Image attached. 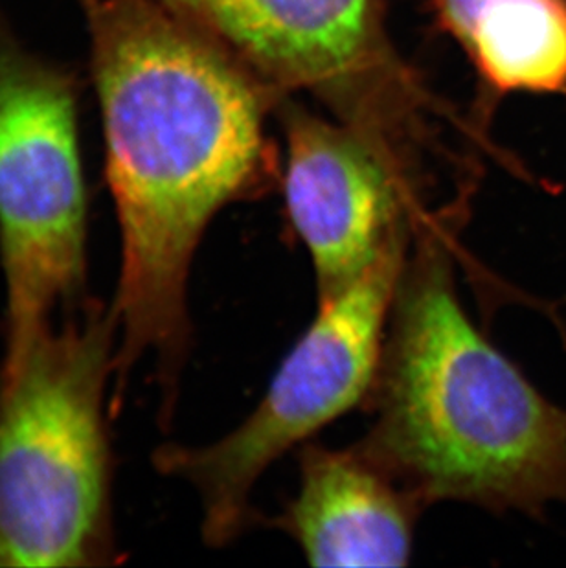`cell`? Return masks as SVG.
I'll use <instances>...</instances> for the list:
<instances>
[{"label":"cell","mask_w":566,"mask_h":568,"mask_svg":"<svg viewBox=\"0 0 566 568\" xmlns=\"http://www.w3.org/2000/svg\"><path fill=\"white\" fill-rule=\"evenodd\" d=\"M120 226L118 390L153 357L170 419L190 346L188 278L221 210L273 189L279 92L156 0H80Z\"/></svg>","instance_id":"cell-1"},{"label":"cell","mask_w":566,"mask_h":568,"mask_svg":"<svg viewBox=\"0 0 566 568\" xmlns=\"http://www.w3.org/2000/svg\"><path fill=\"white\" fill-rule=\"evenodd\" d=\"M454 199L412 229L358 447L425 509L444 500L539 517L566 505V410L548 402L465 312Z\"/></svg>","instance_id":"cell-2"},{"label":"cell","mask_w":566,"mask_h":568,"mask_svg":"<svg viewBox=\"0 0 566 568\" xmlns=\"http://www.w3.org/2000/svg\"><path fill=\"white\" fill-rule=\"evenodd\" d=\"M113 310L91 302L0 365V568L117 564L105 392Z\"/></svg>","instance_id":"cell-3"},{"label":"cell","mask_w":566,"mask_h":568,"mask_svg":"<svg viewBox=\"0 0 566 568\" xmlns=\"http://www.w3.org/2000/svg\"><path fill=\"white\" fill-rule=\"evenodd\" d=\"M412 229L397 231L357 278L319 298L315 318L240 427L214 444H170L153 453L162 475L198 489L210 547H226L256 523L252 491L280 456L368 402Z\"/></svg>","instance_id":"cell-4"},{"label":"cell","mask_w":566,"mask_h":568,"mask_svg":"<svg viewBox=\"0 0 566 568\" xmlns=\"http://www.w3.org/2000/svg\"><path fill=\"white\" fill-rule=\"evenodd\" d=\"M0 263L4 355L78 304L87 278V189L78 91L67 70L0 28Z\"/></svg>","instance_id":"cell-5"},{"label":"cell","mask_w":566,"mask_h":568,"mask_svg":"<svg viewBox=\"0 0 566 568\" xmlns=\"http://www.w3.org/2000/svg\"><path fill=\"white\" fill-rule=\"evenodd\" d=\"M186 19L280 97L310 92L346 124L385 122L422 80L386 36L380 0H156Z\"/></svg>","instance_id":"cell-6"},{"label":"cell","mask_w":566,"mask_h":568,"mask_svg":"<svg viewBox=\"0 0 566 568\" xmlns=\"http://www.w3.org/2000/svg\"><path fill=\"white\" fill-rule=\"evenodd\" d=\"M283 124L285 212L310 253L321 298L357 278L397 231L431 210L427 193L381 145L337 119L291 105Z\"/></svg>","instance_id":"cell-7"},{"label":"cell","mask_w":566,"mask_h":568,"mask_svg":"<svg viewBox=\"0 0 566 568\" xmlns=\"http://www.w3.org/2000/svg\"><path fill=\"white\" fill-rule=\"evenodd\" d=\"M300 484L273 526L313 567H405L425 506L357 444L305 442Z\"/></svg>","instance_id":"cell-8"},{"label":"cell","mask_w":566,"mask_h":568,"mask_svg":"<svg viewBox=\"0 0 566 568\" xmlns=\"http://www.w3.org/2000/svg\"><path fill=\"white\" fill-rule=\"evenodd\" d=\"M431 8L475 67L486 120L513 92L566 97V0H431Z\"/></svg>","instance_id":"cell-9"}]
</instances>
